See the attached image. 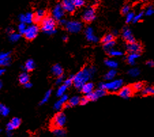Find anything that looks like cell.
Masks as SVG:
<instances>
[{"label":"cell","instance_id":"6da1fadb","mask_svg":"<svg viewBox=\"0 0 154 137\" xmlns=\"http://www.w3.org/2000/svg\"><path fill=\"white\" fill-rule=\"evenodd\" d=\"M96 71L95 67L85 68L76 75H75L74 76V86L75 88L81 90L83 85L92 77V76L96 73Z\"/></svg>","mask_w":154,"mask_h":137},{"label":"cell","instance_id":"7a4b0ae2","mask_svg":"<svg viewBox=\"0 0 154 137\" xmlns=\"http://www.w3.org/2000/svg\"><path fill=\"white\" fill-rule=\"evenodd\" d=\"M123 83V80L121 79L114 80L110 82L100 83H99V88L104 89L109 92H117L122 88Z\"/></svg>","mask_w":154,"mask_h":137},{"label":"cell","instance_id":"3957f363","mask_svg":"<svg viewBox=\"0 0 154 137\" xmlns=\"http://www.w3.org/2000/svg\"><path fill=\"white\" fill-rule=\"evenodd\" d=\"M40 24L41 29L44 33H46L47 31L55 29V26H56V20L53 17H46L41 21Z\"/></svg>","mask_w":154,"mask_h":137},{"label":"cell","instance_id":"277c9868","mask_svg":"<svg viewBox=\"0 0 154 137\" xmlns=\"http://www.w3.org/2000/svg\"><path fill=\"white\" fill-rule=\"evenodd\" d=\"M39 28L38 26L35 24H30L27 27V29L25 33V37L27 40H33L37 37L38 34Z\"/></svg>","mask_w":154,"mask_h":137},{"label":"cell","instance_id":"5b68a950","mask_svg":"<svg viewBox=\"0 0 154 137\" xmlns=\"http://www.w3.org/2000/svg\"><path fill=\"white\" fill-rule=\"evenodd\" d=\"M66 122V117L62 112L57 113L53 117V126L55 128H62Z\"/></svg>","mask_w":154,"mask_h":137},{"label":"cell","instance_id":"8992f818","mask_svg":"<svg viewBox=\"0 0 154 137\" xmlns=\"http://www.w3.org/2000/svg\"><path fill=\"white\" fill-rule=\"evenodd\" d=\"M66 29L72 33H78L83 27V24L78 21H68L66 24Z\"/></svg>","mask_w":154,"mask_h":137},{"label":"cell","instance_id":"52a82bcc","mask_svg":"<svg viewBox=\"0 0 154 137\" xmlns=\"http://www.w3.org/2000/svg\"><path fill=\"white\" fill-rule=\"evenodd\" d=\"M106 94V90H104V89L99 88L96 90V91L91 92L90 93L86 94V97L89 99V101H97L98 99L104 97Z\"/></svg>","mask_w":154,"mask_h":137},{"label":"cell","instance_id":"ba28073f","mask_svg":"<svg viewBox=\"0 0 154 137\" xmlns=\"http://www.w3.org/2000/svg\"><path fill=\"white\" fill-rule=\"evenodd\" d=\"M66 11L64 10L62 4H57L52 11V15L56 21H60L65 15Z\"/></svg>","mask_w":154,"mask_h":137},{"label":"cell","instance_id":"9c48e42d","mask_svg":"<svg viewBox=\"0 0 154 137\" xmlns=\"http://www.w3.org/2000/svg\"><path fill=\"white\" fill-rule=\"evenodd\" d=\"M82 18H83V20L86 23L92 22L96 18L95 9L94 8H88L86 9L83 12Z\"/></svg>","mask_w":154,"mask_h":137},{"label":"cell","instance_id":"30bf717a","mask_svg":"<svg viewBox=\"0 0 154 137\" xmlns=\"http://www.w3.org/2000/svg\"><path fill=\"white\" fill-rule=\"evenodd\" d=\"M134 89L132 86H124L122 87L119 91V96L125 99H128L132 96L134 93Z\"/></svg>","mask_w":154,"mask_h":137},{"label":"cell","instance_id":"8fae6325","mask_svg":"<svg viewBox=\"0 0 154 137\" xmlns=\"http://www.w3.org/2000/svg\"><path fill=\"white\" fill-rule=\"evenodd\" d=\"M62 6L63 7L64 10L68 13H73L76 9L74 0H62Z\"/></svg>","mask_w":154,"mask_h":137},{"label":"cell","instance_id":"7c38bea8","mask_svg":"<svg viewBox=\"0 0 154 137\" xmlns=\"http://www.w3.org/2000/svg\"><path fill=\"white\" fill-rule=\"evenodd\" d=\"M126 49L129 53H139V54L141 53L143 50L142 46L137 42L134 43H128Z\"/></svg>","mask_w":154,"mask_h":137},{"label":"cell","instance_id":"4fadbf2b","mask_svg":"<svg viewBox=\"0 0 154 137\" xmlns=\"http://www.w3.org/2000/svg\"><path fill=\"white\" fill-rule=\"evenodd\" d=\"M123 37L128 43H134V42H136V40L132 35L131 30L128 29V27L123 28Z\"/></svg>","mask_w":154,"mask_h":137},{"label":"cell","instance_id":"5bb4252c","mask_svg":"<svg viewBox=\"0 0 154 137\" xmlns=\"http://www.w3.org/2000/svg\"><path fill=\"white\" fill-rule=\"evenodd\" d=\"M85 36L87 40L89 41V42H94V43H96V42H98V37H96V35H94V29L91 27H87L85 30Z\"/></svg>","mask_w":154,"mask_h":137},{"label":"cell","instance_id":"9a60e30c","mask_svg":"<svg viewBox=\"0 0 154 137\" xmlns=\"http://www.w3.org/2000/svg\"><path fill=\"white\" fill-rule=\"evenodd\" d=\"M68 99V97L66 94L60 97V100L57 101L54 105V109L56 111H59V110L62 109V107H64V105L66 104V103L67 102Z\"/></svg>","mask_w":154,"mask_h":137},{"label":"cell","instance_id":"2e32d148","mask_svg":"<svg viewBox=\"0 0 154 137\" xmlns=\"http://www.w3.org/2000/svg\"><path fill=\"white\" fill-rule=\"evenodd\" d=\"M45 16V11L43 10H39L35 12L33 17V22L35 23H40Z\"/></svg>","mask_w":154,"mask_h":137},{"label":"cell","instance_id":"e0dca14e","mask_svg":"<svg viewBox=\"0 0 154 137\" xmlns=\"http://www.w3.org/2000/svg\"><path fill=\"white\" fill-rule=\"evenodd\" d=\"M51 72L53 73V74L55 76L60 77V76L63 75L64 70H63V69H62V67H61L60 65L56 64V65L53 66V67H52Z\"/></svg>","mask_w":154,"mask_h":137},{"label":"cell","instance_id":"ac0fdd59","mask_svg":"<svg viewBox=\"0 0 154 137\" xmlns=\"http://www.w3.org/2000/svg\"><path fill=\"white\" fill-rule=\"evenodd\" d=\"M94 88V83L91 82H87L83 85V88L81 89V91L83 92L84 94H87L90 93L91 92H93Z\"/></svg>","mask_w":154,"mask_h":137},{"label":"cell","instance_id":"d6986e66","mask_svg":"<svg viewBox=\"0 0 154 137\" xmlns=\"http://www.w3.org/2000/svg\"><path fill=\"white\" fill-rule=\"evenodd\" d=\"M139 56H140V54H139V53H130L128 58H127L128 63L131 65H135L136 60H137Z\"/></svg>","mask_w":154,"mask_h":137},{"label":"cell","instance_id":"ffe728a7","mask_svg":"<svg viewBox=\"0 0 154 137\" xmlns=\"http://www.w3.org/2000/svg\"><path fill=\"white\" fill-rule=\"evenodd\" d=\"M53 134L58 137H64L66 136V132L62 128H55L53 130Z\"/></svg>","mask_w":154,"mask_h":137},{"label":"cell","instance_id":"44dd1931","mask_svg":"<svg viewBox=\"0 0 154 137\" xmlns=\"http://www.w3.org/2000/svg\"><path fill=\"white\" fill-rule=\"evenodd\" d=\"M19 80L21 84L24 85L26 83L29 81V75L25 72L22 73L19 75Z\"/></svg>","mask_w":154,"mask_h":137},{"label":"cell","instance_id":"7402d4cb","mask_svg":"<svg viewBox=\"0 0 154 137\" xmlns=\"http://www.w3.org/2000/svg\"><path fill=\"white\" fill-rule=\"evenodd\" d=\"M35 65L34 61L31 59L28 60L25 64V69L27 71H33L35 69Z\"/></svg>","mask_w":154,"mask_h":137},{"label":"cell","instance_id":"603a6c76","mask_svg":"<svg viewBox=\"0 0 154 137\" xmlns=\"http://www.w3.org/2000/svg\"><path fill=\"white\" fill-rule=\"evenodd\" d=\"M116 75H117V71L114 70V69H112L111 70H110L108 73H106V74L104 75V79L105 80H112L114 79V77H115Z\"/></svg>","mask_w":154,"mask_h":137},{"label":"cell","instance_id":"cb8c5ba5","mask_svg":"<svg viewBox=\"0 0 154 137\" xmlns=\"http://www.w3.org/2000/svg\"><path fill=\"white\" fill-rule=\"evenodd\" d=\"M142 94L144 96L153 95L154 94V87H146L142 90Z\"/></svg>","mask_w":154,"mask_h":137},{"label":"cell","instance_id":"d4e9b609","mask_svg":"<svg viewBox=\"0 0 154 137\" xmlns=\"http://www.w3.org/2000/svg\"><path fill=\"white\" fill-rule=\"evenodd\" d=\"M114 45H115V42H114V40L111 41V42H106V43L104 44V50L108 52V51H110V50L112 49V48L114 47Z\"/></svg>","mask_w":154,"mask_h":137},{"label":"cell","instance_id":"484cf974","mask_svg":"<svg viewBox=\"0 0 154 137\" xmlns=\"http://www.w3.org/2000/svg\"><path fill=\"white\" fill-rule=\"evenodd\" d=\"M104 63L110 69H116L118 67V63L116 61H114V60H106Z\"/></svg>","mask_w":154,"mask_h":137},{"label":"cell","instance_id":"4316f807","mask_svg":"<svg viewBox=\"0 0 154 137\" xmlns=\"http://www.w3.org/2000/svg\"><path fill=\"white\" fill-rule=\"evenodd\" d=\"M0 113H1V115L6 117L8 115L9 113H10V109L4 105L1 104L0 105Z\"/></svg>","mask_w":154,"mask_h":137},{"label":"cell","instance_id":"83f0119b","mask_svg":"<svg viewBox=\"0 0 154 137\" xmlns=\"http://www.w3.org/2000/svg\"><path fill=\"white\" fill-rule=\"evenodd\" d=\"M80 98L76 96V97L71 98V99L69 100L68 103H70V105L72 107H74V106L78 105V104H80Z\"/></svg>","mask_w":154,"mask_h":137},{"label":"cell","instance_id":"f1b7e54d","mask_svg":"<svg viewBox=\"0 0 154 137\" xmlns=\"http://www.w3.org/2000/svg\"><path fill=\"white\" fill-rule=\"evenodd\" d=\"M33 17L34 15L31 12H27L25 14V23L28 24H31L33 22Z\"/></svg>","mask_w":154,"mask_h":137},{"label":"cell","instance_id":"f546056e","mask_svg":"<svg viewBox=\"0 0 154 137\" xmlns=\"http://www.w3.org/2000/svg\"><path fill=\"white\" fill-rule=\"evenodd\" d=\"M10 123H11L12 125L13 126L14 129H17V128H19V126H20L21 124V120L19 117H14V118H12V120L10 121Z\"/></svg>","mask_w":154,"mask_h":137},{"label":"cell","instance_id":"4dcf8cb0","mask_svg":"<svg viewBox=\"0 0 154 137\" xmlns=\"http://www.w3.org/2000/svg\"><path fill=\"white\" fill-rule=\"evenodd\" d=\"M128 73L129 74V75L131 76V77H135L139 75L140 71H139V69L138 68H132L128 71Z\"/></svg>","mask_w":154,"mask_h":137},{"label":"cell","instance_id":"1f68e13d","mask_svg":"<svg viewBox=\"0 0 154 137\" xmlns=\"http://www.w3.org/2000/svg\"><path fill=\"white\" fill-rule=\"evenodd\" d=\"M68 87L66 86L65 84L62 85V86H61L60 88H58V90H57V96L58 97H62V96L64 95V93H65L66 90H67Z\"/></svg>","mask_w":154,"mask_h":137},{"label":"cell","instance_id":"d6a6232c","mask_svg":"<svg viewBox=\"0 0 154 137\" xmlns=\"http://www.w3.org/2000/svg\"><path fill=\"white\" fill-rule=\"evenodd\" d=\"M51 92H52V90H49L47 92H46V94H44V97H43L42 100L40 101V105H44V103L48 102V101H49L50 97H51Z\"/></svg>","mask_w":154,"mask_h":137},{"label":"cell","instance_id":"836d02e7","mask_svg":"<svg viewBox=\"0 0 154 137\" xmlns=\"http://www.w3.org/2000/svg\"><path fill=\"white\" fill-rule=\"evenodd\" d=\"M20 37H21V33L19 34V33H14V32L9 35V39H10V40L12 42H17V41L20 39Z\"/></svg>","mask_w":154,"mask_h":137},{"label":"cell","instance_id":"e575fe53","mask_svg":"<svg viewBox=\"0 0 154 137\" xmlns=\"http://www.w3.org/2000/svg\"><path fill=\"white\" fill-rule=\"evenodd\" d=\"M10 63H11V58L10 56L2 58V59H0V65L3 66V67L10 65Z\"/></svg>","mask_w":154,"mask_h":137},{"label":"cell","instance_id":"d590c367","mask_svg":"<svg viewBox=\"0 0 154 137\" xmlns=\"http://www.w3.org/2000/svg\"><path fill=\"white\" fill-rule=\"evenodd\" d=\"M114 35L113 34H107L104 37H103L102 39V42L103 44L106 43V42H111V41L114 40Z\"/></svg>","mask_w":154,"mask_h":137},{"label":"cell","instance_id":"8d00e7d4","mask_svg":"<svg viewBox=\"0 0 154 137\" xmlns=\"http://www.w3.org/2000/svg\"><path fill=\"white\" fill-rule=\"evenodd\" d=\"M108 54L110 56H121L123 55V52L119 50H110L108 52Z\"/></svg>","mask_w":154,"mask_h":137},{"label":"cell","instance_id":"74e56055","mask_svg":"<svg viewBox=\"0 0 154 137\" xmlns=\"http://www.w3.org/2000/svg\"><path fill=\"white\" fill-rule=\"evenodd\" d=\"M18 29H19V33H20L21 34L24 35L25 33L26 29H27L26 23H21L20 24H19V26H18Z\"/></svg>","mask_w":154,"mask_h":137},{"label":"cell","instance_id":"f35d334b","mask_svg":"<svg viewBox=\"0 0 154 137\" xmlns=\"http://www.w3.org/2000/svg\"><path fill=\"white\" fill-rule=\"evenodd\" d=\"M132 88L134 89V91H141L143 89V83L141 82H137L135 83L134 84L132 85Z\"/></svg>","mask_w":154,"mask_h":137},{"label":"cell","instance_id":"ab89813d","mask_svg":"<svg viewBox=\"0 0 154 137\" xmlns=\"http://www.w3.org/2000/svg\"><path fill=\"white\" fill-rule=\"evenodd\" d=\"M134 17H135V16H134V13L132 12H130L128 14H127L126 19V23H130V22H132L134 20Z\"/></svg>","mask_w":154,"mask_h":137},{"label":"cell","instance_id":"60d3db41","mask_svg":"<svg viewBox=\"0 0 154 137\" xmlns=\"http://www.w3.org/2000/svg\"><path fill=\"white\" fill-rule=\"evenodd\" d=\"M74 75H71L68 79L65 80V81H64V84H65L66 86L70 87L72 85V83H74Z\"/></svg>","mask_w":154,"mask_h":137},{"label":"cell","instance_id":"b9f144b4","mask_svg":"<svg viewBox=\"0 0 154 137\" xmlns=\"http://www.w3.org/2000/svg\"><path fill=\"white\" fill-rule=\"evenodd\" d=\"M143 15H144V12H139V14H138L137 15H136L135 17L134 18V20L132 21V23H137L138 22H139L141 20V19H142Z\"/></svg>","mask_w":154,"mask_h":137},{"label":"cell","instance_id":"7bdbcfd3","mask_svg":"<svg viewBox=\"0 0 154 137\" xmlns=\"http://www.w3.org/2000/svg\"><path fill=\"white\" fill-rule=\"evenodd\" d=\"M154 14V8L153 6H149L145 11V15L147 17L153 15Z\"/></svg>","mask_w":154,"mask_h":137},{"label":"cell","instance_id":"ee69618b","mask_svg":"<svg viewBox=\"0 0 154 137\" xmlns=\"http://www.w3.org/2000/svg\"><path fill=\"white\" fill-rule=\"evenodd\" d=\"M130 6L129 5H125L123 6V8H121V12L123 15H126L127 14H128L130 12Z\"/></svg>","mask_w":154,"mask_h":137},{"label":"cell","instance_id":"f6af8a7d","mask_svg":"<svg viewBox=\"0 0 154 137\" xmlns=\"http://www.w3.org/2000/svg\"><path fill=\"white\" fill-rule=\"evenodd\" d=\"M74 2L76 8H80V7H82L85 4L84 0H74Z\"/></svg>","mask_w":154,"mask_h":137},{"label":"cell","instance_id":"bcb514c9","mask_svg":"<svg viewBox=\"0 0 154 137\" xmlns=\"http://www.w3.org/2000/svg\"><path fill=\"white\" fill-rule=\"evenodd\" d=\"M89 101V99L87 97H83L82 99H80V105H87L88 102Z\"/></svg>","mask_w":154,"mask_h":137},{"label":"cell","instance_id":"7dc6e473","mask_svg":"<svg viewBox=\"0 0 154 137\" xmlns=\"http://www.w3.org/2000/svg\"><path fill=\"white\" fill-rule=\"evenodd\" d=\"M63 80H64V76L63 75H61L60 77H57L56 81H55V83L57 85L61 84L62 82H63Z\"/></svg>","mask_w":154,"mask_h":137},{"label":"cell","instance_id":"c3c4849f","mask_svg":"<svg viewBox=\"0 0 154 137\" xmlns=\"http://www.w3.org/2000/svg\"><path fill=\"white\" fill-rule=\"evenodd\" d=\"M6 130H7V131H12L13 130H14V128L13 127V126L12 125V124L10 123V122H9L8 124H7Z\"/></svg>","mask_w":154,"mask_h":137},{"label":"cell","instance_id":"681fc988","mask_svg":"<svg viewBox=\"0 0 154 137\" xmlns=\"http://www.w3.org/2000/svg\"><path fill=\"white\" fill-rule=\"evenodd\" d=\"M10 54V52H1V54H0V59H2V58L8 57Z\"/></svg>","mask_w":154,"mask_h":137},{"label":"cell","instance_id":"f907efd6","mask_svg":"<svg viewBox=\"0 0 154 137\" xmlns=\"http://www.w3.org/2000/svg\"><path fill=\"white\" fill-rule=\"evenodd\" d=\"M67 21H66V19H60V21H59V24L61 26H66V24H67Z\"/></svg>","mask_w":154,"mask_h":137},{"label":"cell","instance_id":"816d5d0a","mask_svg":"<svg viewBox=\"0 0 154 137\" xmlns=\"http://www.w3.org/2000/svg\"><path fill=\"white\" fill-rule=\"evenodd\" d=\"M19 21L21 23H25V15H21L19 16Z\"/></svg>","mask_w":154,"mask_h":137},{"label":"cell","instance_id":"f5cc1de1","mask_svg":"<svg viewBox=\"0 0 154 137\" xmlns=\"http://www.w3.org/2000/svg\"><path fill=\"white\" fill-rule=\"evenodd\" d=\"M146 64L149 67H154V60H148Z\"/></svg>","mask_w":154,"mask_h":137},{"label":"cell","instance_id":"db71d44e","mask_svg":"<svg viewBox=\"0 0 154 137\" xmlns=\"http://www.w3.org/2000/svg\"><path fill=\"white\" fill-rule=\"evenodd\" d=\"M57 32V30L56 29H53V30H51V31H47V32H46V34H48L49 35H54L55 33H56Z\"/></svg>","mask_w":154,"mask_h":137},{"label":"cell","instance_id":"11a10c76","mask_svg":"<svg viewBox=\"0 0 154 137\" xmlns=\"http://www.w3.org/2000/svg\"><path fill=\"white\" fill-rule=\"evenodd\" d=\"M24 86H25V88H30L32 87V83H31L29 81V82L26 83L25 84H24Z\"/></svg>","mask_w":154,"mask_h":137},{"label":"cell","instance_id":"9f6ffc18","mask_svg":"<svg viewBox=\"0 0 154 137\" xmlns=\"http://www.w3.org/2000/svg\"><path fill=\"white\" fill-rule=\"evenodd\" d=\"M6 31H7V33H8L9 34H11L12 33H13V29H12V28H10V27H8V29H6Z\"/></svg>","mask_w":154,"mask_h":137},{"label":"cell","instance_id":"6f0895ef","mask_svg":"<svg viewBox=\"0 0 154 137\" xmlns=\"http://www.w3.org/2000/svg\"><path fill=\"white\" fill-rule=\"evenodd\" d=\"M64 107H65V108H66V109H68V108H70V107H72L71 105H70V103H68V104H65V105H64Z\"/></svg>","mask_w":154,"mask_h":137},{"label":"cell","instance_id":"680465c9","mask_svg":"<svg viewBox=\"0 0 154 137\" xmlns=\"http://www.w3.org/2000/svg\"><path fill=\"white\" fill-rule=\"evenodd\" d=\"M68 40V37L66 36V35H65V36L63 37V40L64 41V42H67Z\"/></svg>","mask_w":154,"mask_h":137},{"label":"cell","instance_id":"91938a15","mask_svg":"<svg viewBox=\"0 0 154 137\" xmlns=\"http://www.w3.org/2000/svg\"><path fill=\"white\" fill-rule=\"evenodd\" d=\"M5 72H6V70H5V69H1V70H0V75H3Z\"/></svg>","mask_w":154,"mask_h":137},{"label":"cell","instance_id":"94428289","mask_svg":"<svg viewBox=\"0 0 154 137\" xmlns=\"http://www.w3.org/2000/svg\"><path fill=\"white\" fill-rule=\"evenodd\" d=\"M12 134V131H7V135H8V136H11Z\"/></svg>","mask_w":154,"mask_h":137},{"label":"cell","instance_id":"6125c7cd","mask_svg":"<svg viewBox=\"0 0 154 137\" xmlns=\"http://www.w3.org/2000/svg\"><path fill=\"white\" fill-rule=\"evenodd\" d=\"M112 33H113L114 35H117L118 34V31H117V30H114V31H113Z\"/></svg>","mask_w":154,"mask_h":137},{"label":"cell","instance_id":"be15d7a7","mask_svg":"<svg viewBox=\"0 0 154 137\" xmlns=\"http://www.w3.org/2000/svg\"><path fill=\"white\" fill-rule=\"evenodd\" d=\"M2 86H3V83H2V81H0V88H2Z\"/></svg>","mask_w":154,"mask_h":137},{"label":"cell","instance_id":"e7e4bbea","mask_svg":"<svg viewBox=\"0 0 154 137\" xmlns=\"http://www.w3.org/2000/svg\"><path fill=\"white\" fill-rule=\"evenodd\" d=\"M141 1H144V2H145V1H149V0H141Z\"/></svg>","mask_w":154,"mask_h":137}]
</instances>
